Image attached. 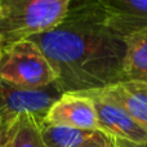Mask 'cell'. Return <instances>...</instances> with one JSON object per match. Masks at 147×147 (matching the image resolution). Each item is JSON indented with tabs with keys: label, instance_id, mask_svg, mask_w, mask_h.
<instances>
[{
	"label": "cell",
	"instance_id": "6da1fadb",
	"mask_svg": "<svg viewBox=\"0 0 147 147\" xmlns=\"http://www.w3.org/2000/svg\"><path fill=\"white\" fill-rule=\"evenodd\" d=\"M54 67L61 94L109 88L124 81V38L114 31L93 0H71L65 18L31 36Z\"/></svg>",
	"mask_w": 147,
	"mask_h": 147
},
{
	"label": "cell",
	"instance_id": "7a4b0ae2",
	"mask_svg": "<svg viewBox=\"0 0 147 147\" xmlns=\"http://www.w3.org/2000/svg\"><path fill=\"white\" fill-rule=\"evenodd\" d=\"M71 0H0V35L4 45L53 28Z\"/></svg>",
	"mask_w": 147,
	"mask_h": 147
},
{
	"label": "cell",
	"instance_id": "3957f363",
	"mask_svg": "<svg viewBox=\"0 0 147 147\" xmlns=\"http://www.w3.org/2000/svg\"><path fill=\"white\" fill-rule=\"evenodd\" d=\"M58 79L54 67L39 45L22 39L3 47L0 56V80L20 89H43Z\"/></svg>",
	"mask_w": 147,
	"mask_h": 147
},
{
	"label": "cell",
	"instance_id": "277c9868",
	"mask_svg": "<svg viewBox=\"0 0 147 147\" xmlns=\"http://www.w3.org/2000/svg\"><path fill=\"white\" fill-rule=\"evenodd\" d=\"M61 97L53 85L43 89H20L0 80V145L23 120L44 124L51 106Z\"/></svg>",
	"mask_w": 147,
	"mask_h": 147
},
{
	"label": "cell",
	"instance_id": "5b68a950",
	"mask_svg": "<svg viewBox=\"0 0 147 147\" xmlns=\"http://www.w3.org/2000/svg\"><path fill=\"white\" fill-rule=\"evenodd\" d=\"M93 102L98 119L99 130L115 141H128L133 143L147 142V132L105 92V89H93L79 92Z\"/></svg>",
	"mask_w": 147,
	"mask_h": 147
},
{
	"label": "cell",
	"instance_id": "8992f818",
	"mask_svg": "<svg viewBox=\"0 0 147 147\" xmlns=\"http://www.w3.org/2000/svg\"><path fill=\"white\" fill-rule=\"evenodd\" d=\"M44 124L99 130L93 102L80 93L61 94V97L48 110Z\"/></svg>",
	"mask_w": 147,
	"mask_h": 147
},
{
	"label": "cell",
	"instance_id": "52a82bcc",
	"mask_svg": "<svg viewBox=\"0 0 147 147\" xmlns=\"http://www.w3.org/2000/svg\"><path fill=\"white\" fill-rule=\"evenodd\" d=\"M107 25L125 39L147 26V0H93Z\"/></svg>",
	"mask_w": 147,
	"mask_h": 147
},
{
	"label": "cell",
	"instance_id": "ba28073f",
	"mask_svg": "<svg viewBox=\"0 0 147 147\" xmlns=\"http://www.w3.org/2000/svg\"><path fill=\"white\" fill-rule=\"evenodd\" d=\"M41 136L47 147H116L115 140L101 130L43 124Z\"/></svg>",
	"mask_w": 147,
	"mask_h": 147
},
{
	"label": "cell",
	"instance_id": "9c48e42d",
	"mask_svg": "<svg viewBox=\"0 0 147 147\" xmlns=\"http://www.w3.org/2000/svg\"><path fill=\"white\" fill-rule=\"evenodd\" d=\"M103 89L147 132V83L124 80Z\"/></svg>",
	"mask_w": 147,
	"mask_h": 147
},
{
	"label": "cell",
	"instance_id": "30bf717a",
	"mask_svg": "<svg viewBox=\"0 0 147 147\" xmlns=\"http://www.w3.org/2000/svg\"><path fill=\"white\" fill-rule=\"evenodd\" d=\"M124 80L147 83V26L125 36Z\"/></svg>",
	"mask_w": 147,
	"mask_h": 147
},
{
	"label": "cell",
	"instance_id": "8fae6325",
	"mask_svg": "<svg viewBox=\"0 0 147 147\" xmlns=\"http://www.w3.org/2000/svg\"><path fill=\"white\" fill-rule=\"evenodd\" d=\"M41 125L35 120L21 121L3 147H47L41 136Z\"/></svg>",
	"mask_w": 147,
	"mask_h": 147
},
{
	"label": "cell",
	"instance_id": "7c38bea8",
	"mask_svg": "<svg viewBox=\"0 0 147 147\" xmlns=\"http://www.w3.org/2000/svg\"><path fill=\"white\" fill-rule=\"evenodd\" d=\"M115 146L116 147H147V142L133 143V142H128V141H115Z\"/></svg>",
	"mask_w": 147,
	"mask_h": 147
},
{
	"label": "cell",
	"instance_id": "4fadbf2b",
	"mask_svg": "<svg viewBox=\"0 0 147 147\" xmlns=\"http://www.w3.org/2000/svg\"><path fill=\"white\" fill-rule=\"evenodd\" d=\"M3 47H4V43H3L1 35H0V56H1V52H3Z\"/></svg>",
	"mask_w": 147,
	"mask_h": 147
},
{
	"label": "cell",
	"instance_id": "5bb4252c",
	"mask_svg": "<svg viewBox=\"0 0 147 147\" xmlns=\"http://www.w3.org/2000/svg\"><path fill=\"white\" fill-rule=\"evenodd\" d=\"M0 147H1V145H0Z\"/></svg>",
	"mask_w": 147,
	"mask_h": 147
}]
</instances>
